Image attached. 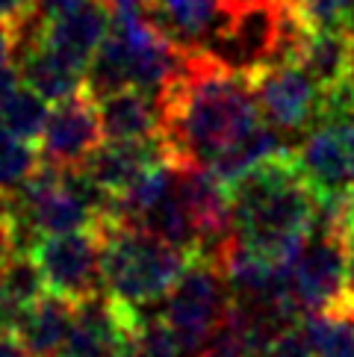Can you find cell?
Segmentation results:
<instances>
[{"instance_id": "1", "label": "cell", "mask_w": 354, "mask_h": 357, "mask_svg": "<svg viewBox=\"0 0 354 357\" xmlns=\"http://www.w3.org/2000/svg\"><path fill=\"white\" fill-rule=\"evenodd\" d=\"M160 139L169 160L213 169L263 116L254 74L224 68L204 50H186L183 66L157 92Z\"/></svg>"}, {"instance_id": "2", "label": "cell", "mask_w": 354, "mask_h": 357, "mask_svg": "<svg viewBox=\"0 0 354 357\" xmlns=\"http://www.w3.org/2000/svg\"><path fill=\"white\" fill-rule=\"evenodd\" d=\"M231 231L236 245L284 263L310 231L316 192L301 174L295 154L272 157L227 183Z\"/></svg>"}, {"instance_id": "3", "label": "cell", "mask_w": 354, "mask_h": 357, "mask_svg": "<svg viewBox=\"0 0 354 357\" xmlns=\"http://www.w3.org/2000/svg\"><path fill=\"white\" fill-rule=\"evenodd\" d=\"M100 280L104 292L128 313L162 307L192 254L121 219H100Z\"/></svg>"}, {"instance_id": "4", "label": "cell", "mask_w": 354, "mask_h": 357, "mask_svg": "<svg viewBox=\"0 0 354 357\" xmlns=\"http://www.w3.org/2000/svg\"><path fill=\"white\" fill-rule=\"evenodd\" d=\"M231 287L219 260L192 257L162 301V316L171 325L186 357H198L231 319Z\"/></svg>"}, {"instance_id": "5", "label": "cell", "mask_w": 354, "mask_h": 357, "mask_svg": "<svg viewBox=\"0 0 354 357\" xmlns=\"http://www.w3.org/2000/svg\"><path fill=\"white\" fill-rule=\"evenodd\" d=\"M33 257L42 269L47 292H56L68 301H83L95 292H104L98 227L42 236L33 248Z\"/></svg>"}, {"instance_id": "6", "label": "cell", "mask_w": 354, "mask_h": 357, "mask_svg": "<svg viewBox=\"0 0 354 357\" xmlns=\"http://www.w3.org/2000/svg\"><path fill=\"white\" fill-rule=\"evenodd\" d=\"M254 92L260 116L286 136L307 133L319 121L325 89L301 62L272 66L254 74Z\"/></svg>"}, {"instance_id": "7", "label": "cell", "mask_w": 354, "mask_h": 357, "mask_svg": "<svg viewBox=\"0 0 354 357\" xmlns=\"http://www.w3.org/2000/svg\"><path fill=\"white\" fill-rule=\"evenodd\" d=\"M100 142H104V127L98 100L83 86L66 100H56V107L47 112L39 136V160L56 169H74L83 165Z\"/></svg>"}, {"instance_id": "8", "label": "cell", "mask_w": 354, "mask_h": 357, "mask_svg": "<svg viewBox=\"0 0 354 357\" xmlns=\"http://www.w3.org/2000/svg\"><path fill=\"white\" fill-rule=\"evenodd\" d=\"M295 162L307 177L316 195H346L354 186L351 148L346 136V124H316L301 139Z\"/></svg>"}, {"instance_id": "9", "label": "cell", "mask_w": 354, "mask_h": 357, "mask_svg": "<svg viewBox=\"0 0 354 357\" xmlns=\"http://www.w3.org/2000/svg\"><path fill=\"white\" fill-rule=\"evenodd\" d=\"M130 316L107 292L74 301V319L59 357H118Z\"/></svg>"}, {"instance_id": "10", "label": "cell", "mask_w": 354, "mask_h": 357, "mask_svg": "<svg viewBox=\"0 0 354 357\" xmlns=\"http://www.w3.org/2000/svg\"><path fill=\"white\" fill-rule=\"evenodd\" d=\"M169 160V151L160 136L151 139H104L92 154L86 157L83 169L95 177L109 195H121L133 186L148 169Z\"/></svg>"}, {"instance_id": "11", "label": "cell", "mask_w": 354, "mask_h": 357, "mask_svg": "<svg viewBox=\"0 0 354 357\" xmlns=\"http://www.w3.org/2000/svg\"><path fill=\"white\" fill-rule=\"evenodd\" d=\"M112 27V9L107 0H83L80 6L59 12L45 24V45L86 71L88 59L104 45Z\"/></svg>"}, {"instance_id": "12", "label": "cell", "mask_w": 354, "mask_h": 357, "mask_svg": "<svg viewBox=\"0 0 354 357\" xmlns=\"http://www.w3.org/2000/svg\"><path fill=\"white\" fill-rule=\"evenodd\" d=\"M142 9L180 50H204L224 18L227 0H142Z\"/></svg>"}, {"instance_id": "13", "label": "cell", "mask_w": 354, "mask_h": 357, "mask_svg": "<svg viewBox=\"0 0 354 357\" xmlns=\"http://www.w3.org/2000/svg\"><path fill=\"white\" fill-rule=\"evenodd\" d=\"M71 319H74V301L56 296V292H45L30 307H24L15 325V334L33 357H59L62 349H66Z\"/></svg>"}, {"instance_id": "14", "label": "cell", "mask_w": 354, "mask_h": 357, "mask_svg": "<svg viewBox=\"0 0 354 357\" xmlns=\"http://www.w3.org/2000/svg\"><path fill=\"white\" fill-rule=\"evenodd\" d=\"M104 139H151L160 136V100L154 92L128 86L98 100Z\"/></svg>"}, {"instance_id": "15", "label": "cell", "mask_w": 354, "mask_h": 357, "mask_svg": "<svg viewBox=\"0 0 354 357\" xmlns=\"http://www.w3.org/2000/svg\"><path fill=\"white\" fill-rule=\"evenodd\" d=\"M15 68L21 74V83H27L33 92H39L47 104L66 100L77 89H83V68L59 56L56 50H50L45 42L30 47L27 54L15 59Z\"/></svg>"}, {"instance_id": "16", "label": "cell", "mask_w": 354, "mask_h": 357, "mask_svg": "<svg viewBox=\"0 0 354 357\" xmlns=\"http://www.w3.org/2000/svg\"><path fill=\"white\" fill-rule=\"evenodd\" d=\"M348 59H351L348 30H313L298 62L313 74L322 89H334L348 80Z\"/></svg>"}, {"instance_id": "17", "label": "cell", "mask_w": 354, "mask_h": 357, "mask_svg": "<svg viewBox=\"0 0 354 357\" xmlns=\"http://www.w3.org/2000/svg\"><path fill=\"white\" fill-rule=\"evenodd\" d=\"M316 357H354V307H334L305 316Z\"/></svg>"}, {"instance_id": "18", "label": "cell", "mask_w": 354, "mask_h": 357, "mask_svg": "<svg viewBox=\"0 0 354 357\" xmlns=\"http://www.w3.org/2000/svg\"><path fill=\"white\" fill-rule=\"evenodd\" d=\"M47 112H50L47 100L39 92H33L27 83H18L15 89H12V95L0 104V124H3L9 133L33 142V139L42 136Z\"/></svg>"}, {"instance_id": "19", "label": "cell", "mask_w": 354, "mask_h": 357, "mask_svg": "<svg viewBox=\"0 0 354 357\" xmlns=\"http://www.w3.org/2000/svg\"><path fill=\"white\" fill-rule=\"evenodd\" d=\"M39 151H33L27 139L9 133L0 124V195H9L39 169Z\"/></svg>"}, {"instance_id": "20", "label": "cell", "mask_w": 354, "mask_h": 357, "mask_svg": "<svg viewBox=\"0 0 354 357\" xmlns=\"http://www.w3.org/2000/svg\"><path fill=\"white\" fill-rule=\"evenodd\" d=\"M310 30H348L354 24V0H289Z\"/></svg>"}, {"instance_id": "21", "label": "cell", "mask_w": 354, "mask_h": 357, "mask_svg": "<svg viewBox=\"0 0 354 357\" xmlns=\"http://www.w3.org/2000/svg\"><path fill=\"white\" fill-rule=\"evenodd\" d=\"M198 357H260V349L248 340V334L236 325V319L231 313V319L222 325V331L207 342Z\"/></svg>"}, {"instance_id": "22", "label": "cell", "mask_w": 354, "mask_h": 357, "mask_svg": "<svg viewBox=\"0 0 354 357\" xmlns=\"http://www.w3.org/2000/svg\"><path fill=\"white\" fill-rule=\"evenodd\" d=\"M260 357H316L305 319H298L295 325H289L286 331H281L269 346H263Z\"/></svg>"}, {"instance_id": "23", "label": "cell", "mask_w": 354, "mask_h": 357, "mask_svg": "<svg viewBox=\"0 0 354 357\" xmlns=\"http://www.w3.org/2000/svg\"><path fill=\"white\" fill-rule=\"evenodd\" d=\"M18 319H21V307H18V301L12 298L6 278H3V266H0V331H15Z\"/></svg>"}, {"instance_id": "24", "label": "cell", "mask_w": 354, "mask_h": 357, "mask_svg": "<svg viewBox=\"0 0 354 357\" xmlns=\"http://www.w3.org/2000/svg\"><path fill=\"white\" fill-rule=\"evenodd\" d=\"M83 0H30V6L36 15H42L45 21H50L54 15H59V12H68L74 6H80Z\"/></svg>"}, {"instance_id": "25", "label": "cell", "mask_w": 354, "mask_h": 357, "mask_svg": "<svg viewBox=\"0 0 354 357\" xmlns=\"http://www.w3.org/2000/svg\"><path fill=\"white\" fill-rule=\"evenodd\" d=\"M0 357H33L15 331H0Z\"/></svg>"}, {"instance_id": "26", "label": "cell", "mask_w": 354, "mask_h": 357, "mask_svg": "<svg viewBox=\"0 0 354 357\" xmlns=\"http://www.w3.org/2000/svg\"><path fill=\"white\" fill-rule=\"evenodd\" d=\"M15 54V27L12 18H0V62H12Z\"/></svg>"}, {"instance_id": "27", "label": "cell", "mask_w": 354, "mask_h": 357, "mask_svg": "<svg viewBox=\"0 0 354 357\" xmlns=\"http://www.w3.org/2000/svg\"><path fill=\"white\" fill-rule=\"evenodd\" d=\"M21 83V74L15 68V62H0V104L12 95V89Z\"/></svg>"}, {"instance_id": "28", "label": "cell", "mask_w": 354, "mask_h": 357, "mask_svg": "<svg viewBox=\"0 0 354 357\" xmlns=\"http://www.w3.org/2000/svg\"><path fill=\"white\" fill-rule=\"evenodd\" d=\"M30 0H0V18H15Z\"/></svg>"}, {"instance_id": "29", "label": "cell", "mask_w": 354, "mask_h": 357, "mask_svg": "<svg viewBox=\"0 0 354 357\" xmlns=\"http://www.w3.org/2000/svg\"><path fill=\"white\" fill-rule=\"evenodd\" d=\"M348 280H351V296H354V225L348 234Z\"/></svg>"}, {"instance_id": "30", "label": "cell", "mask_w": 354, "mask_h": 357, "mask_svg": "<svg viewBox=\"0 0 354 357\" xmlns=\"http://www.w3.org/2000/svg\"><path fill=\"white\" fill-rule=\"evenodd\" d=\"M348 36H351V59H348V83L354 86V24L348 27Z\"/></svg>"}, {"instance_id": "31", "label": "cell", "mask_w": 354, "mask_h": 357, "mask_svg": "<svg viewBox=\"0 0 354 357\" xmlns=\"http://www.w3.org/2000/svg\"><path fill=\"white\" fill-rule=\"evenodd\" d=\"M346 204H348V219H351V225H354V186L348 189V198H346Z\"/></svg>"}]
</instances>
